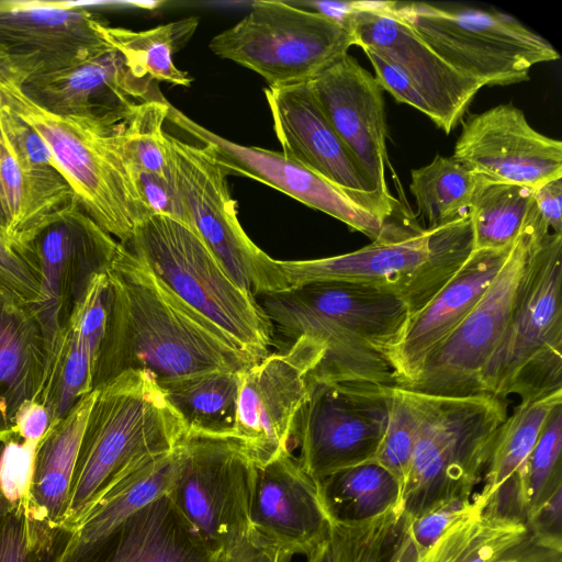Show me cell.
Returning <instances> with one entry per match:
<instances>
[{"instance_id":"obj_1","label":"cell","mask_w":562,"mask_h":562,"mask_svg":"<svg viewBox=\"0 0 562 562\" xmlns=\"http://www.w3.org/2000/svg\"><path fill=\"white\" fill-rule=\"evenodd\" d=\"M106 277V326L93 390L127 370L147 372L160 383L207 371H244L259 361L121 243Z\"/></svg>"},{"instance_id":"obj_2","label":"cell","mask_w":562,"mask_h":562,"mask_svg":"<svg viewBox=\"0 0 562 562\" xmlns=\"http://www.w3.org/2000/svg\"><path fill=\"white\" fill-rule=\"evenodd\" d=\"M273 336L288 345L301 336L315 340L323 359L313 381L396 386L386 351L409 318L395 293L348 282H312L256 296Z\"/></svg>"},{"instance_id":"obj_3","label":"cell","mask_w":562,"mask_h":562,"mask_svg":"<svg viewBox=\"0 0 562 562\" xmlns=\"http://www.w3.org/2000/svg\"><path fill=\"white\" fill-rule=\"evenodd\" d=\"M186 437L181 416L147 372L127 370L95 387L60 531L71 533L113 486Z\"/></svg>"},{"instance_id":"obj_4","label":"cell","mask_w":562,"mask_h":562,"mask_svg":"<svg viewBox=\"0 0 562 562\" xmlns=\"http://www.w3.org/2000/svg\"><path fill=\"white\" fill-rule=\"evenodd\" d=\"M471 252V225L465 217L409 236L371 241L342 255L307 260L271 258L266 293L312 282L363 284L397 294L411 316L461 269Z\"/></svg>"},{"instance_id":"obj_5","label":"cell","mask_w":562,"mask_h":562,"mask_svg":"<svg viewBox=\"0 0 562 562\" xmlns=\"http://www.w3.org/2000/svg\"><path fill=\"white\" fill-rule=\"evenodd\" d=\"M414 394L419 429L402 492V506L411 518L442 503L472 497L507 417L506 400L487 393Z\"/></svg>"},{"instance_id":"obj_6","label":"cell","mask_w":562,"mask_h":562,"mask_svg":"<svg viewBox=\"0 0 562 562\" xmlns=\"http://www.w3.org/2000/svg\"><path fill=\"white\" fill-rule=\"evenodd\" d=\"M5 104L42 136L85 212L121 244L151 216L120 139L109 127L49 113L15 85L0 86Z\"/></svg>"},{"instance_id":"obj_7","label":"cell","mask_w":562,"mask_h":562,"mask_svg":"<svg viewBox=\"0 0 562 562\" xmlns=\"http://www.w3.org/2000/svg\"><path fill=\"white\" fill-rule=\"evenodd\" d=\"M123 245L257 360L269 353L273 330L256 296L234 281L191 226L169 216L151 215Z\"/></svg>"},{"instance_id":"obj_8","label":"cell","mask_w":562,"mask_h":562,"mask_svg":"<svg viewBox=\"0 0 562 562\" xmlns=\"http://www.w3.org/2000/svg\"><path fill=\"white\" fill-rule=\"evenodd\" d=\"M340 23L367 55L380 87L447 135L484 87L445 61L392 10L390 1H351Z\"/></svg>"},{"instance_id":"obj_9","label":"cell","mask_w":562,"mask_h":562,"mask_svg":"<svg viewBox=\"0 0 562 562\" xmlns=\"http://www.w3.org/2000/svg\"><path fill=\"white\" fill-rule=\"evenodd\" d=\"M562 234L533 249L505 334L483 376L484 392L502 400L562 390Z\"/></svg>"},{"instance_id":"obj_10","label":"cell","mask_w":562,"mask_h":562,"mask_svg":"<svg viewBox=\"0 0 562 562\" xmlns=\"http://www.w3.org/2000/svg\"><path fill=\"white\" fill-rule=\"evenodd\" d=\"M167 120L206 146L231 173L272 187L299 202L324 212L371 241L404 237L416 231V218L394 196L344 189L282 151L245 146L205 128L170 104Z\"/></svg>"},{"instance_id":"obj_11","label":"cell","mask_w":562,"mask_h":562,"mask_svg":"<svg viewBox=\"0 0 562 562\" xmlns=\"http://www.w3.org/2000/svg\"><path fill=\"white\" fill-rule=\"evenodd\" d=\"M390 7L445 61L484 87L526 81L532 66L560 58L544 37L496 10L397 1Z\"/></svg>"},{"instance_id":"obj_12","label":"cell","mask_w":562,"mask_h":562,"mask_svg":"<svg viewBox=\"0 0 562 562\" xmlns=\"http://www.w3.org/2000/svg\"><path fill=\"white\" fill-rule=\"evenodd\" d=\"M352 33L318 12L289 1L259 0L210 49L260 75L269 87L308 82L356 45Z\"/></svg>"},{"instance_id":"obj_13","label":"cell","mask_w":562,"mask_h":562,"mask_svg":"<svg viewBox=\"0 0 562 562\" xmlns=\"http://www.w3.org/2000/svg\"><path fill=\"white\" fill-rule=\"evenodd\" d=\"M12 238L40 278V296L31 308L49 358L76 303L92 278L108 271L120 241L101 228L77 199Z\"/></svg>"},{"instance_id":"obj_14","label":"cell","mask_w":562,"mask_h":562,"mask_svg":"<svg viewBox=\"0 0 562 562\" xmlns=\"http://www.w3.org/2000/svg\"><path fill=\"white\" fill-rule=\"evenodd\" d=\"M549 233L538 223L516 238L480 301L403 389L440 396L485 394L484 372L507 328L531 254Z\"/></svg>"},{"instance_id":"obj_15","label":"cell","mask_w":562,"mask_h":562,"mask_svg":"<svg viewBox=\"0 0 562 562\" xmlns=\"http://www.w3.org/2000/svg\"><path fill=\"white\" fill-rule=\"evenodd\" d=\"M255 464L232 439L187 436L168 493L207 549L223 555L250 531Z\"/></svg>"},{"instance_id":"obj_16","label":"cell","mask_w":562,"mask_h":562,"mask_svg":"<svg viewBox=\"0 0 562 562\" xmlns=\"http://www.w3.org/2000/svg\"><path fill=\"white\" fill-rule=\"evenodd\" d=\"M164 149L168 175L184 207L188 225L239 286L255 296L265 293L271 257L248 237L239 223L228 173L206 146L165 133Z\"/></svg>"},{"instance_id":"obj_17","label":"cell","mask_w":562,"mask_h":562,"mask_svg":"<svg viewBox=\"0 0 562 562\" xmlns=\"http://www.w3.org/2000/svg\"><path fill=\"white\" fill-rule=\"evenodd\" d=\"M392 387L312 381L293 442L301 468L315 483L373 460L386 427Z\"/></svg>"},{"instance_id":"obj_18","label":"cell","mask_w":562,"mask_h":562,"mask_svg":"<svg viewBox=\"0 0 562 562\" xmlns=\"http://www.w3.org/2000/svg\"><path fill=\"white\" fill-rule=\"evenodd\" d=\"M322 359L321 346L301 336L241 372L232 440L255 465L292 452L295 420Z\"/></svg>"},{"instance_id":"obj_19","label":"cell","mask_w":562,"mask_h":562,"mask_svg":"<svg viewBox=\"0 0 562 562\" xmlns=\"http://www.w3.org/2000/svg\"><path fill=\"white\" fill-rule=\"evenodd\" d=\"M104 26L75 2L0 0V50L22 82L114 49Z\"/></svg>"},{"instance_id":"obj_20","label":"cell","mask_w":562,"mask_h":562,"mask_svg":"<svg viewBox=\"0 0 562 562\" xmlns=\"http://www.w3.org/2000/svg\"><path fill=\"white\" fill-rule=\"evenodd\" d=\"M153 80L112 49L74 67L25 79L20 90L41 109L63 117L113 127L136 104L161 98Z\"/></svg>"},{"instance_id":"obj_21","label":"cell","mask_w":562,"mask_h":562,"mask_svg":"<svg viewBox=\"0 0 562 562\" xmlns=\"http://www.w3.org/2000/svg\"><path fill=\"white\" fill-rule=\"evenodd\" d=\"M452 156L493 181L535 189L562 177V143L536 131L512 103L469 115Z\"/></svg>"},{"instance_id":"obj_22","label":"cell","mask_w":562,"mask_h":562,"mask_svg":"<svg viewBox=\"0 0 562 562\" xmlns=\"http://www.w3.org/2000/svg\"><path fill=\"white\" fill-rule=\"evenodd\" d=\"M327 121L380 194L393 196L389 166L383 89L374 76L346 54L308 81Z\"/></svg>"},{"instance_id":"obj_23","label":"cell","mask_w":562,"mask_h":562,"mask_svg":"<svg viewBox=\"0 0 562 562\" xmlns=\"http://www.w3.org/2000/svg\"><path fill=\"white\" fill-rule=\"evenodd\" d=\"M473 509L456 521L429 549L412 532V518L402 504L359 524L330 522L328 543L333 562H461L502 521Z\"/></svg>"},{"instance_id":"obj_24","label":"cell","mask_w":562,"mask_h":562,"mask_svg":"<svg viewBox=\"0 0 562 562\" xmlns=\"http://www.w3.org/2000/svg\"><path fill=\"white\" fill-rule=\"evenodd\" d=\"M249 521L255 532L294 557H307L329 537L330 521L316 483L292 452L255 465Z\"/></svg>"},{"instance_id":"obj_25","label":"cell","mask_w":562,"mask_h":562,"mask_svg":"<svg viewBox=\"0 0 562 562\" xmlns=\"http://www.w3.org/2000/svg\"><path fill=\"white\" fill-rule=\"evenodd\" d=\"M513 244L499 250H472L461 269L409 316L401 337L386 351L396 386L411 384L427 359L467 317L501 270Z\"/></svg>"},{"instance_id":"obj_26","label":"cell","mask_w":562,"mask_h":562,"mask_svg":"<svg viewBox=\"0 0 562 562\" xmlns=\"http://www.w3.org/2000/svg\"><path fill=\"white\" fill-rule=\"evenodd\" d=\"M282 153L351 191L376 192L318 106L308 82L265 89Z\"/></svg>"},{"instance_id":"obj_27","label":"cell","mask_w":562,"mask_h":562,"mask_svg":"<svg viewBox=\"0 0 562 562\" xmlns=\"http://www.w3.org/2000/svg\"><path fill=\"white\" fill-rule=\"evenodd\" d=\"M562 403V390L520 400L495 438L483 479L472 497L493 519L527 521L525 471L550 412Z\"/></svg>"},{"instance_id":"obj_28","label":"cell","mask_w":562,"mask_h":562,"mask_svg":"<svg viewBox=\"0 0 562 562\" xmlns=\"http://www.w3.org/2000/svg\"><path fill=\"white\" fill-rule=\"evenodd\" d=\"M75 562H223L165 495L127 518Z\"/></svg>"},{"instance_id":"obj_29","label":"cell","mask_w":562,"mask_h":562,"mask_svg":"<svg viewBox=\"0 0 562 562\" xmlns=\"http://www.w3.org/2000/svg\"><path fill=\"white\" fill-rule=\"evenodd\" d=\"M48 364L47 346L32 308L0 291V441L16 437L15 417L37 401Z\"/></svg>"},{"instance_id":"obj_30","label":"cell","mask_w":562,"mask_h":562,"mask_svg":"<svg viewBox=\"0 0 562 562\" xmlns=\"http://www.w3.org/2000/svg\"><path fill=\"white\" fill-rule=\"evenodd\" d=\"M93 400L94 390L81 397L63 419L49 425L36 447L29 510L47 531L60 530Z\"/></svg>"},{"instance_id":"obj_31","label":"cell","mask_w":562,"mask_h":562,"mask_svg":"<svg viewBox=\"0 0 562 562\" xmlns=\"http://www.w3.org/2000/svg\"><path fill=\"white\" fill-rule=\"evenodd\" d=\"M178 462L179 446L113 486L68 535L54 562H75L127 518L168 495Z\"/></svg>"},{"instance_id":"obj_32","label":"cell","mask_w":562,"mask_h":562,"mask_svg":"<svg viewBox=\"0 0 562 562\" xmlns=\"http://www.w3.org/2000/svg\"><path fill=\"white\" fill-rule=\"evenodd\" d=\"M0 127L15 156L23 190L18 234L77 198L47 144L31 124L4 106L0 110Z\"/></svg>"},{"instance_id":"obj_33","label":"cell","mask_w":562,"mask_h":562,"mask_svg":"<svg viewBox=\"0 0 562 562\" xmlns=\"http://www.w3.org/2000/svg\"><path fill=\"white\" fill-rule=\"evenodd\" d=\"M243 371H207L160 382L187 436L232 439Z\"/></svg>"},{"instance_id":"obj_34","label":"cell","mask_w":562,"mask_h":562,"mask_svg":"<svg viewBox=\"0 0 562 562\" xmlns=\"http://www.w3.org/2000/svg\"><path fill=\"white\" fill-rule=\"evenodd\" d=\"M316 486L330 522H363L402 504V483L374 460L334 472Z\"/></svg>"},{"instance_id":"obj_35","label":"cell","mask_w":562,"mask_h":562,"mask_svg":"<svg viewBox=\"0 0 562 562\" xmlns=\"http://www.w3.org/2000/svg\"><path fill=\"white\" fill-rule=\"evenodd\" d=\"M469 220L473 251L506 248L527 228L543 223L533 188L481 176Z\"/></svg>"},{"instance_id":"obj_36","label":"cell","mask_w":562,"mask_h":562,"mask_svg":"<svg viewBox=\"0 0 562 562\" xmlns=\"http://www.w3.org/2000/svg\"><path fill=\"white\" fill-rule=\"evenodd\" d=\"M199 25L195 16L173 21L145 31L104 26L110 45L154 82L189 87L193 78L173 63Z\"/></svg>"},{"instance_id":"obj_37","label":"cell","mask_w":562,"mask_h":562,"mask_svg":"<svg viewBox=\"0 0 562 562\" xmlns=\"http://www.w3.org/2000/svg\"><path fill=\"white\" fill-rule=\"evenodd\" d=\"M479 179L453 156L436 155L430 164L412 170L409 190L427 227L469 217Z\"/></svg>"},{"instance_id":"obj_38","label":"cell","mask_w":562,"mask_h":562,"mask_svg":"<svg viewBox=\"0 0 562 562\" xmlns=\"http://www.w3.org/2000/svg\"><path fill=\"white\" fill-rule=\"evenodd\" d=\"M95 356L69 326L48 358L44 385L37 402L49 416V425L63 419L75 404L93 391Z\"/></svg>"},{"instance_id":"obj_39","label":"cell","mask_w":562,"mask_h":562,"mask_svg":"<svg viewBox=\"0 0 562 562\" xmlns=\"http://www.w3.org/2000/svg\"><path fill=\"white\" fill-rule=\"evenodd\" d=\"M169 106L164 97L143 101L135 105L121 125V144L134 173L148 171L168 176L162 125Z\"/></svg>"},{"instance_id":"obj_40","label":"cell","mask_w":562,"mask_h":562,"mask_svg":"<svg viewBox=\"0 0 562 562\" xmlns=\"http://www.w3.org/2000/svg\"><path fill=\"white\" fill-rule=\"evenodd\" d=\"M419 429V412L412 391L393 386L389 416L380 446L373 458L404 484L411 467Z\"/></svg>"},{"instance_id":"obj_41","label":"cell","mask_w":562,"mask_h":562,"mask_svg":"<svg viewBox=\"0 0 562 562\" xmlns=\"http://www.w3.org/2000/svg\"><path fill=\"white\" fill-rule=\"evenodd\" d=\"M561 452L562 403L550 412L526 463L527 520L554 491L562 487Z\"/></svg>"},{"instance_id":"obj_42","label":"cell","mask_w":562,"mask_h":562,"mask_svg":"<svg viewBox=\"0 0 562 562\" xmlns=\"http://www.w3.org/2000/svg\"><path fill=\"white\" fill-rule=\"evenodd\" d=\"M36 447L18 437L0 441V510L29 506Z\"/></svg>"},{"instance_id":"obj_43","label":"cell","mask_w":562,"mask_h":562,"mask_svg":"<svg viewBox=\"0 0 562 562\" xmlns=\"http://www.w3.org/2000/svg\"><path fill=\"white\" fill-rule=\"evenodd\" d=\"M48 533L32 518L27 505L0 512V562H34Z\"/></svg>"},{"instance_id":"obj_44","label":"cell","mask_w":562,"mask_h":562,"mask_svg":"<svg viewBox=\"0 0 562 562\" xmlns=\"http://www.w3.org/2000/svg\"><path fill=\"white\" fill-rule=\"evenodd\" d=\"M0 291L32 307L41 292L38 274L0 226Z\"/></svg>"},{"instance_id":"obj_45","label":"cell","mask_w":562,"mask_h":562,"mask_svg":"<svg viewBox=\"0 0 562 562\" xmlns=\"http://www.w3.org/2000/svg\"><path fill=\"white\" fill-rule=\"evenodd\" d=\"M472 497L442 503L416 518H412V532L416 543L427 550L460 518L474 507Z\"/></svg>"},{"instance_id":"obj_46","label":"cell","mask_w":562,"mask_h":562,"mask_svg":"<svg viewBox=\"0 0 562 562\" xmlns=\"http://www.w3.org/2000/svg\"><path fill=\"white\" fill-rule=\"evenodd\" d=\"M140 198L151 215H165L188 225L182 202L168 176L135 171Z\"/></svg>"},{"instance_id":"obj_47","label":"cell","mask_w":562,"mask_h":562,"mask_svg":"<svg viewBox=\"0 0 562 562\" xmlns=\"http://www.w3.org/2000/svg\"><path fill=\"white\" fill-rule=\"evenodd\" d=\"M527 528L536 544L562 552V487L528 518Z\"/></svg>"},{"instance_id":"obj_48","label":"cell","mask_w":562,"mask_h":562,"mask_svg":"<svg viewBox=\"0 0 562 562\" xmlns=\"http://www.w3.org/2000/svg\"><path fill=\"white\" fill-rule=\"evenodd\" d=\"M294 555L252 529L224 555L223 562H292Z\"/></svg>"},{"instance_id":"obj_49","label":"cell","mask_w":562,"mask_h":562,"mask_svg":"<svg viewBox=\"0 0 562 562\" xmlns=\"http://www.w3.org/2000/svg\"><path fill=\"white\" fill-rule=\"evenodd\" d=\"M535 200L546 227L554 234H562V177L535 188Z\"/></svg>"},{"instance_id":"obj_50","label":"cell","mask_w":562,"mask_h":562,"mask_svg":"<svg viewBox=\"0 0 562 562\" xmlns=\"http://www.w3.org/2000/svg\"><path fill=\"white\" fill-rule=\"evenodd\" d=\"M49 427V416L45 406L35 401H27L20 407L15 417V435L21 440L38 445Z\"/></svg>"},{"instance_id":"obj_51","label":"cell","mask_w":562,"mask_h":562,"mask_svg":"<svg viewBox=\"0 0 562 562\" xmlns=\"http://www.w3.org/2000/svg\"><path fill=\"white\" fill-rule=\"evenodd\" d=\"M497 562H561V552L537 546L528 536L516 550Z\"/></svg>"},{"instance_id":"obj_52","label":"cell","mask_w":562,"mask_h":562,"mask_svg":"<svg viewBox=\"0 0 562 562\" xmlns=\"http://www.w3.org/2000/svg\"><path fill=\"white\" fill-rule=\"evenodd\" d=\"M21 79L13 70L8 58L0 50V86L3 85H15L21 86Z\"/></svg>"},{"instance_id":"obj_53","label":"cell","mask_w":562,"mask_h":562,"mask_svg":"<svg viewBox=\"0 0 562 562\" xmlns=\"http://www.w3.org/2000/svg\"><path fill=\"white\" fill-rule=\"evenodd\" d=\"M306 558V562H333L328 540L314 549Z\"/></svg>"},{"instance_id":"obj_54","label":"cell","mask_w":562,"mask_h":562,"mask_svg":"<svg viewBox=\"0 0 562 562\" xmlns=\"http://www.w3.org/2000/svg\"><path fill=\"white\" fill-rule=\"evenodd\" d=\"M0 226H2L8 232V218H7L5 209H4V204H3L1 188H0Z\"/></svg>"},{"instance_id":"obj_55","label":"cell","mask_w":562,"mask_h":562,"mask_svg":"<svg viewBox=\"0 0 562 562\" xmlns=\"http://www.w3.org/2000/svg\"><path fill=\"white\" fill-rule=\"evenodd\" d=\"M4 106H7L5 100H4L2 92L0 91V110Z\"/></svg>"}]
</instances>
